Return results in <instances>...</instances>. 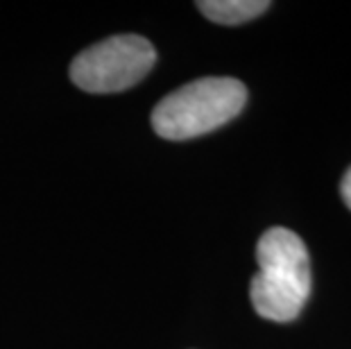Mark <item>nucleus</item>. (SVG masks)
<instances>
[{"label":"nucleus","instance_id":"1","mask_svg":"<svg viewBox=\"0 0 351 349\" xmlns=\"http://www.w3.org/2000/svg\"><path fill=\"white\" fill-rule=\"evenodd\" d=\"M252 277L254 311L272 322H293L311 297V258L304 241L286 227H270L256 245Z\"/></svg>","mask_w":351,"mask_h":349},{"label":"nucleus","instance_id":"2","mask_svg":"<svg viewBox=\"0 0 351 349\" xmlns=\"http://www.w3.org/2000/svg\"><path fill=\"white\" fill-rule=\"evenodd\" d=\"M247 102V88L236 77H202L166 95L152 111V128L161 139L204 136L236 118Z\"/></svg>","mask_w":351,"mask_h":349},{"label":"nucleus","instance_id":"3","mask_svg":"<svg viewBox=\"0 0 351 349\" xmlns=\"http://www.w3.org/2000/svg\"><path fill=\"white\" fill-rule=\"evenodd\" d=\"M154 62V46L145 36L116 34L82 50L71 64V80L82 91L116 93L143 80Z\"/></svg>","mask_w":351,"mask_h":349},{"label":"nucleus","instance_id":"4","mask_svg":"<svg viewBox=\"0 0 351 349\" xmlns=\"http://www.w3.org/2000/svg\"><path fill=\"white\" fill-rule=\"evenodd\" d=\"M197 10L220 25H241L270 10L267 0H199Z\"/></svg>","mask_w":351,"mask_h":349},{"label":"nucleus","instance_id":"5","mask_svg":"<svg viewBox=\"0 0 351 349\" xmlns=\"http://www.w3.org/2000/svg\"><path fill=\"white\" fill-rule=\"evenodd\" d=\"M340 195H342V202L347 204V209H351V168H347L345 177H342V184H340Z\"/></svg>","mask_w":351,"mask_h":349}]
</instances>
